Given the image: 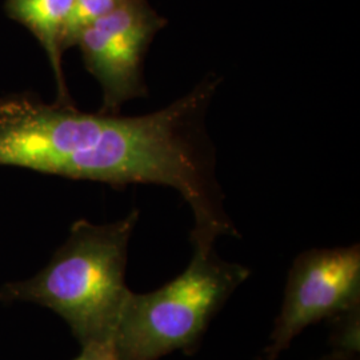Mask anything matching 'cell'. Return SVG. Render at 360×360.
<instances>
[{
  "mask_svg": "<svg viewBox=\"0 0 360 360\" xmlns=\"http://www.w3.org/2000/svg\"><path fill=\"white\" fill-rule=\"evenodd\" d=\"M165 23L147 0H120L79 34L75 44L103 89L105 110H115L147 94L143 58Z\"/></svg>",
  "mask_w": 360,
  "mask_h": 360,
  "instance_id": "277c9868",
  "label": "cell"
},
{
  "mask_svg": "<svg viewBox=\"0 0 360 360\" xmlns=\"http://www.w3.org/2000/svg\"><path fill=\"white\" fill-rule=\"evenodd\" d=\"M86 346H90L91 360H119L114 339H108L103 342H94Z\"/></svg>",
  "mask_w": 360,
  "mask_h": 360,
  "instance_id": "ba28073f",
  "label": "cell"
},
{
  "mask_svg": "<svg viewBox=\"0 0 360 360\" xmlns=\"http://www.w3.org/2000/svg\"><path fill=\"white\" fill-rule=\"evenodd\" d=\"M74 0H10L11 16L28 27L50 59L62 105H71L65 86L62 52L63 32Z\"/></svg>",
  "mask_w": 360,
  "mask_h": 360,
  "instance_id": "5b68a950",
  "label": "cell"
},
{
  "mask_svg": "<svg viewBox=\"0 0 360 360\" xmlns=\"http://www.w3.org/2000/svg\"><path fill=\"white\" fill-rule=\"evenodd\" d=\"M319 360H359V354H351V352H342L333 349L330 354L324 355Z\"/></svg>",
  "mask_w": 360,
  "mask_h": 360,
  "instance_id": "9c48e42d",
  "label": "cell"
},
{
  "mask_svg": "<svg viewBox=\"0 0 360 360\" xmlns=\"http://www.w3.org/2000/svg\"><path fill=\"white\" fill-rule=\"evenodd\" d=\"M138 211L111 224L79 220L37 276L8 284L0 299L38 303L65 321L83 346L114 339L129 296L126 266Z\"/></svg>",
  "mask_w": 360,
  "mask_h": 360,
  "instance_id": "6da1fadb",
  "label": "cell"
},
{
  "mask_svg": "<svg viewBox=\"0 0 360 360\" xmlns=\"http://www.w3.org/2000/svg\"><path fill=\"white\" fill-rule=\"evenodd\" d=\"M360 304L359 245L314 248L296 257L263 360H278L311 324Z\"/></svg>",
  "mask_w": 360,
  "mask_h": 360,
  "instance_id": "3957f363",
  "label": "cell"
},
{
  "mask_svg": "<svg viewBox=\"0 0 360 360\" xmlns=\"http://www.w3.org/2000/svg\"><path fill=\"white\" fill-rule=\"evenodd\" d=\"M120 0H74L63 32V50L75 44L79 34L111 11Z\"/></svg>",
  "mask_w": 360,
  "mask_h": 360,
  "instance_id": "8992f818",
  "label": "cell"
},
{
  "mask_svg": "<svg viewBox=\"0 0 360 360\" xmlns=\"http://www.w3.org/2000/svg\"><path fill=\"white\" fill-rule=\"evenodd\" d=\"M250 274L223 260L214 247H193L188 267L174 281L147 294L129 291L114 333L117 359L159 360L193 351Z\"/></svg>",
  "mask_w": 360,
  "mask_h": 360,
  "instance_id": "7a4b0ae2",
  "label": "cell"
},
{
  "mask_svg": "<svg viewBox=\"0 0 360 360\" xmlns=\"http://www.w3.org/2000/svg\"><path fill=\"white\" fill-rule=\"evenodd\" d=\"M75 360H91L90 346H83V349H82L80 355H79Z\"/></svg>",
  "mask_w": 360,
  "mask_h": 360,
  "instance_id": "30bf717a",
  "label": "cell"
},
{
  "mask_svg": "<svg viewBox=\"0 0 360 360\" xmlns=\"http://www.w3.org/2000/svg\"><path fill=\"white\" fill-rule=\"evenodd\" d=\"M330 321L333 323L331 342L335 351L359 354L360 304L335 315Z\"/></svg>",
  "mask_w": 360,
  "mask_h": 360,
  "instance_id": "52a82bcc",
  "label": "cell"
}]
</instances>
